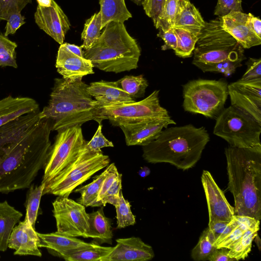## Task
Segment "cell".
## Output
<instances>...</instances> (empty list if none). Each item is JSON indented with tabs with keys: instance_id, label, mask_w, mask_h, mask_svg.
Segmentation results:
<instances>
[{
	"instance_id": "obj_1",
	"label": "cell",
	"mask_w": 261,
	"mask_h": 261,
	"mask_svg": "<svg viewBox=\"0 0 261 261\" xmlns=\"http://www.w3.org/2000/svg\"><path fill=\"white\" fill-rule=\"evenodd\" d=\"M40 113L23 114L0 127V193L29 188L44 168L52 122Z\"/></svg>"
},
{
	"instance_id": "obj_2",
	"label": "cell",
	"mask_w": 261,
	"mask_h": 261,
	"mask_svg": "<svg viewBox=\"0 0 261 261\" xmlns=\"http://www.w3.org/2000/svg\"><path fill=\"white\" fill-rule=\"evenodd\" d=\"M228 190L233 196L235 215L261 219V145L225 149Z\"/></svg>"
},
{
	"instance_id": "obj_3",
	"label": "cell",
	"mask_w": 261,
	"mask_h": 261,
	"mask_svg": "<svg viewBox=\"0 0 261 261\" xmlns=\"http://www.w3.org/2000/svg\"><path fill=\"white\" fill-rule=\"evenodd\" d=\"M209 140V134L204 127L190 124L166 127L155 140L142 146V156L150 163H169L186 170L199 161Z\"/></svg>"
},
{
	"instance_id": "obj_4",
	"label": "cell",
	"mask_w": 261,
	"mask_h": 261,
	"mask_svg": "<svg viewBox=\"0 0 261 261\" xmlns=\"http://www.w3.org/2000/svg\"><path fill=\"white\" fill-rule=\"evenodd\" d=\"M88 86L82 78L55 79L48 105L40 111V118L50 120L52 130L57 132L90 120L97 121L98 105L88 92Z\"/></svg>"
},
{
	"instance_id": "obj_5",
	"label": "cell",
	"mask_w": 261,
	"mask_h": 261,
	"mask_svg": "<svg viewBox=\"0 0 261 261\" xmlns=\"http://www.w3.org/2000/svg\"><path fill=\"white\" fill-rule=\"evenodd\" d=\"M103 29L93 45L83 50L84 58L94 67L106 72L117 73L136 69L141 50L124 23L112 21Z\"/></svg>"
},
{
	"instance_id": "obj_6",
	"label": "cell",
	"mask_w": 261,
	"mask_h": 261,
	"mask_svg": "<svg viewBox=\"0 0 261 261\" xmlns=\"http://www.w3.org/2000/svg\"><path fill=\"white\" fill-rule=\"evenodd\" d=\"M244 48L222 26L218 17L206 22L198 36L193 51V65L213 63L226 59L243 61L246 58Z\"/></svg>"
},
{
	"instance_id": "obj_7",
	"label": "cell",
	"mask_w": 261,
	"mask_h": 261,
	"mask_svg": "<svg viewBox=\"0 0 261 261\" xmlns=\"http://www.w3.org/2000/svg\"><path fill=\"white\" fill-rule=\"evenodd\" d=\"M228 95L225 80H192L183 86V108L185 111L216 119L224 110Z\"/></svg>"
},
{
	"instance_id": "obj_8",
	"label": "cell",
	"mask_w": 261,
	"mask_h": 261,
	"mask_svg": "<svg viewBox=\"0 0 261 261\" xmlns=\"http://www.w3.org/2000/svg\"><path fill=\"white\" fill-rule=\"evenodd\" d=\"M214 134L229 146L251 148L261 145V123L250 115L230 105L216 118Z\"/></svg>"
},
{
	"instance_id": "obj_9",
	"label": "cell",
	"mask_w": 261,
	"mask_h": 261,
	"mask_svg": "<svg viewBox=\"0 0 261 261\" xmlns=\"http://www.w3.org/2000/svg\"><path fill=\"white\" fill-rule=\"evenodd\" d=\"M110 162L109 156L102 153L90 154L80 150L76 158L45 185L43 195L68 197L75 188L107 167Z\"/></svg>"
},
{
	"instance_id": "obj_10",
	"label": "cell",
	"mask_w": 261,
	"mask_h": 261,
	"mask_svg": "<svg viewBox=\"0 0 261 261\" xmlns=\"http://www.w3.org/2000/svg\"><path fill=\"white\" fill-rule=\"evenodd\" d=\"M159 90H154L139 101L121 105L98 107L97 121L101 124L108 119L114 126L132 124L147 119L170 117L167 110L160 103Z\"/></svg>"
},
{
	"instance_id": "obj_11",
	"label": "cell",
	"mask_w": 261,
	"mask_h": 261,
	"mask_svg": "<svg viewBox=\"0 0 261 261\" xmlns=\"http://www.w3.org/2000/svg\"><path fill=\"white\" fill-rule=\"evenodd\" d=\"M86 142L80 125L58 131L44 166L41 182L46 185L71 164Z\"/></svg>"
},
{
	"instance_id": "obj_12",
	"label": "cell",
	"mask_w": 261,
	"mask_h": 261,
	"mask_svg": "<svg viewBox=\"0 0 261 261\" xmlns=\"http://www.w3.org/2000/svg\"><path fill=\"white\" fill-rule=\"evenodd\" d=\"M57 231L73 237L85 236L89 229L85 206L68 197L58 196L53 202Z\"/></svg>"
},
{
	"instance_id": "obj_13",
	"label": "cell",
	"mask_w": 261,
	"mask_h": 261,
	"mask_svg": "<svg viewBox=\"0 0 261 261\" xmlns=\"http://www.w3.org/2000/svg\"><path fill=\"white\" fill-rule=\"evenodd\" d=\"M231 105L261 123V78L239 80L228 85Z\"/></svg>"
},
{
	"instance_id": "obj_14",
	"label": "cell",
	"mask_w": 261,
	"mask_h": 261,
	"mask_svg": "<svg viewBox=\"0 0 261 261\" xmlns=\"http://www.w3.org/2000/svg\"><path fill=\"white\" fill-rule=\"evenodd\" d=\"M34 19L40 29L57 43L60 44L64 43L71 24L67 15L54 0L48 7L38 5L34 13Z\"/></svg>"
},
{
	"instance_id": "obj_15",
	"label": "cell",
	"mask_w": 261,
	"mask_h": 261,
	"mask_svg": "<svg viewBox=\"0 0 261 261\" xmlns=\"http://www.w3.org/2000/svg\"><path fill=\"white\" fill-rule=\"evenodd\" d=\"M176 122L171 117L155 118L119 126L127 146H145L155 140L163 128Z\"/></svg>"
},
{
	"instance_id": "obj_16",
	"label": "cell",
	"mask_w": 261,
	"mask_h": 261,
	"mask_svg": "<svg viewBox=\"0 0 261 261\" xmlns=\"http://www.w3.org/2000/svg\"><path fill=\"white\" fill-rule=\"evenodd\" d=\"M201 180L207 205L208 222L215 220L230 221L235 215L234 208L229 203L211 173L203 170Z\"/></svg>"
},
{
	"instance_id": "obj_17",
	"label": "cell",
	"mask_w": 261,
	"mask_h": 261,
	"mask_svg": "<svg viewBox=\"0 0 261 261\" xmlns=\"http://www.w3.org/2000/svg\"><path fill=\"white\" fill-rule=\"evenodd\" d=\"M111 253L102 261H147L154 257L152 247L140 238L118 239Z\"/></svg>"
},
{
	"instance_id": "obj_18",
	"label": "cell",
	"mask_w": 261,
	"mask_h": 261,
	"mask_svg": "<svg viewBox=\"0 0 261 261\" xmlns=\"http://www.w3.org/2000/svg\"><path fill=\"white\" fill-rule=\"evenodd\" d=\"M221 19L223 29L244 48H249L261 44V38L254 34L249 25L248 14L242 11H231L222 16Z\"/></svg>"
},
{
	"instance_id": "obj_19",
	"label": "cell",
	"mask_w": 261,
	"mask_h": 261,
	"mask_svg": "<svg viewBox=\"0 0 261 261\" xmlns=\"http://www.w3.org/2000/svg\"><path fill=\"white\" fill-rule=\"evenodd\" d=\"M56 67L58 72L65 80H74L94 73L91 62L70 51L64 43L58 49Z\"/></svg>"
},
{
	"instance_id": "obj_20",
	"label": "cell",
	"mask_w": 261,
	"mask_h": 261,
	"mask_svg": "<svg viewBox=\"0 0 261 261\" xmlns=\"http://www.w3.org/2000/svg\"><path fill=\"white\" fill-rule=\"evenodd\" d=\"M39 238L35 228L27 221L19 222L10 234L8 246L15 250L14 255L41 257L39 248Z\"/></svg>"
},
{
	"instance_id": "obj_21",
	"label": "cell",
	"mask_w": 261,
	"mask_h": 261,
	"mask_svg": "<svg viewBox=\"0 0 261 261\" xmlns=\"http://www.w3.org/2000/svg\"><path fill=\"white\" fill-rule=\"evenodd\" d=\"M89 94L97 101L99 107L115 106L135 101L125 92L117 81L101 80L91 83L87 88Z\"/></svg>"
},
{
	"instance_id": "obj_22",
	"label": "cell",
	"mask_w": 261,
	"mask_h": 261,
	"mask_svg": "<svg viewBox=\"0 0 261 261\" xmlns=\"http://www.w3.org/2000/svg\"><path fill=\"white\" fill-rule=\"evenodd\" d=\"M37 234L39 238V248L45 247L50 254L59 257L69 251L90 246L92 243L57 231L48 233L37 232Z\"/></svg>"
},
{
	"instance_id": "obj_23",
	"label": "cell",
	"mask_w": 261,
	"mask_h": 261,
	"mask_svg": "<svg viewBox=\"0 0 261 261\" xmlns=\"http://www.w3.org/2000/svg\"><path fill=\"white\" fill-rule=\"evenodd\" d=\"M205 24L199 10L189 0H179L173 28L184 29L199 36Z\"/></svg>"
},
{
	"instance_id": "obj_24",
	"label": "cell",
	"mask_w": 261,
	"mask_h": 261,
	"mask_svg": "<svg viewBox=\"0 0 261 261\" xmlns=\"http://www.w3.org/2000/svg\"><path fill=\"white\" fill-rule=\"evenodd\" d=\"M40 109L37 102L28 97L9 95L0 100V127L19 116Z\"/></svg>"
},
{
	"instance_id": "obj_25",
	"label": "cell",
	"mask_w": 261,
	"mask_h": 261,
	"mask_svg": "<svg viewBox=\"0 0 261 261\" xmlns=\"http://www.w3.org/2000/svg\"><path fill=\"white\" fill-rule=\"evenodd\" d=\"M88 215L89 229L85 238H93L99 244H111L113 238L112 221L105 216L103 207Z\"/></svg>"
},
{
	"instance_id": "obj_26",
	"label": "cell",
	"mask_w": 261,
	"mask_h": 261,
	"mask_svg": "<svg viewBox=\"0 0 261 261\" xmlns=\"http://www.w3.org/2000/svg\"><path fill=\"white\" fill-rule=\"evenodd\" d=\"M22 217V214L7 201L0 202V251L4 252L8 249L11 232Z\"/></svg>"
},
{
	"instance_id": "obj_27",
	"label": "cell",
	"mask_w": 261,
	"mask_h": 261,
	"mask_svg": "<svg viewBox=\"0 0 261 261\" xmlns=\"http://www.w3.org/2000/svg\"><path fill=\"white\" fill-rule=\"evenodd\" d=\"M101 17V30L109 23L114 21L124 23L132 17L125 0H99Z\"/></svg>"
},
{
	"instance_id": "obj_28",
	"label": "cell",
	"mask_w": 261,
	"mask_h": 261,
	"mask_svg": "<svg viewBox=\"0 0 261 261\" xmlns=\"http://www.w3.org/2000/svg\"><path fill=\"white\" fill-rule=\"evenodd\" d=\"M114 248L92 243L90 246L69 251L61 258L67 261H102Z\"/></svg>"
},
{
	"instance_id": "obj_29",
	"label": "cell",
	"mask_w": 261,
	"mask_h": 261,
	"mask_svg": "<svg viewBox=\"0 0 261 261\" xmlns=\"http://www.w3.org/2000/svg\"><path fill=\"white\" fill-rule=\"evenodd\" d=\"M109 170L108 166L104 171L96 176L91 182L74 191L76 193H80L81 195L77 200V202L85 206H96L97 197Z\"/></svg>"
},
{
	"instance_id": "obj_30",
	"label": "cell",
	"mask_w": 261,
	"mask_h": 261,
	"mask_svg": "<svg viewBox=\"0 0 261 261\" xmlns=\"http://www.w3.org/2000/svg\"><path fill=\"white\" fill-rule=\"evenodd\" d=\"M237 224L231 231L216 246L217 248H225L230 249L250 227L259 223L260 221L247 216L234 215Z\"/></svg>"
},
{
	"instance_id": "obj_31",
	"label": "cell",
	"mask_w": 261,
	"mask_h": 261,
	"mask_svg": "<svg viewBox=\"0 0 261 261\" xmlns=\"http://www.w3.org/2000/svg\"><path fill=\"white\" fill-rule=\"evenodd\" d=\"M259 223L248 229L240 239L228 250V255L236 260L245 259L251 251L252 242L258 234Z\"/></svg>"
},
{
	"instance_id": "obj_32",
	"label": "cell",
	"mask_w": 261,
	"mask_h": 261,
	"mask_svg": "<svg viewBox=\"0 0 261 261\" xmlns=\"http://www.w3.org/2000/svg\"><path fill=\"white\" fill-rule=\"evenodd\" d=\"M45 186V183H42L34 187L31 185L27 193L25 202L26 214L24 220L27 221L35 228L41 197Z\"/></svg>"
},
{
	"instance_id": "obj_33",
	"label": "cell",
	"mask_w": 261,
	"mask_h": 261,
	"mask_svg": "<svg viewBox=\"0 0 261 261\" xmlns=\"http://www.w3.org/2000/svg\"><path fill=\"white\" fill-rule=\"evenodd\" d=\"M101 17L100 12L94 13L88 19L84 24L81 34L84 50L89 48L98 39L101 34Z\"/></svg>"
},
{
	"instance_id": "obj_34",
	"label": "cell",
	"mask_w": 261,
	"mask_h": 261,
	"mask_svg": "<svg viewBox=\"0 0 261 261\" xmlns=\"http://www.w3.org/2000/svg\"><path fill=\"white\" fill-rule=\"evenodd\" d=\"M215 239L208 228L201 234L198 242L193 248L191 256L195 261H205L208 259L217 248L214 246Z\"/></svg>"
},
{
	"instance_id": "obj_35",
	"label": "cell",
	"mask_w": 261,
	"mask_h": 261,
	"mask_svg": "<svg viewBox=\"0 0 261 261\" xmlns=\"http://www.w3.org/2000/svg\"><path fill=\"white\" fill-rule=\"evenodd\" d=\"M117 82L120 87L134 99L144 96L148 86V82L143 75H125Z\"/></svg>"
},
{
	"instance_id": "obj_36",
	"label": "cell",
	"mask_w": 261,
	"mask_h": 261,
	"mask_svg": "<svg viewBox=\"0 0 261 261\" xmlns=\"http://www.w3.org/2000/svg\"><path fill=\"white\" fill-rule=\"evenodd\" d=\"M173 28L177 36V46L174 50L175 55L181 58L191 57L198 36L184 29Z\"/></svg>"
},
{
	"instance_id": "obj_37",
	"label": "cell",
	"mask_w": 261,
	"mask_h": 261,
	"mask_svg": "<svg viewBox=\"0 0 261 261\" xmlns=\"http://www.w3.org/2000/svg\"><path fill=\"white\" fill-rule=\"evenodd\" d=\"M243 61L236 59H226L213 63H196L194 64L203 72H216L229 76L233 74L238 67L242 66Z\"/></svg>"
},
{
	"instance_id": "obj_38",
	"label": "cell",
	"mask_w": 261,
	"mask_h": 261,
	"mask_svg": "<svg viewBox=\"0 0 261 261\" xmlns=\"http://www.w3.org/2000/svg\"><path fill=\"white\" fill-rule=\"evenodd\" d=\"M179 0H165L162 12L154 26L157 29L166 31L173 27Z\"/></svg>"
},
{
	"instance_id": "obj_39",
	"label": "cell",
	"mask_w": 261,
	"mask_h": 261,
	"mask_svg": "<svg viewBox=\"0 0 261 261\" xmlns=\"http://www.w3.org/2000/svg\"><path fill=\"white\" fill-rule=\"evenodd\" d=\"M115 208L117 228H122L135 224V216L131 211L129 202L123 197L122 191L120 193L119 203Z\"/></svg>"
},
{
	"instance_id": "obj_40",
	"label": "cell",
	"mask_w": 261,
	"mask_h": 261,
	"mask_svg": "<svg viewBox=\"0 0 261 261\" xmlns=\"http://www.w3.org/2000/svg\"><path fill=\"white\" fill-rule=\"evenodd\" d=\"M113 146V143L102 134V125L100 124L92 138L90 141L86 142L81 151L90 154H97L102 153V148Z\"/></svg>"
},
{
	"instance_id": "obj_41",
	"label": "cell",
	"mask_w": 261,
	"mask_h": 261,
	"mask_svg": "<svg viewBox=\"0 0 261 261\" xmlns=\"http://www.w3.org/2000/svg\"><path fill=\"white\" fill-rule=\"evenodd\" d=\"M121 177L122 175L119 173L98 202V206H105L106 204L109 203L115 207L118 204L122 188Z\"/></svg>"
},
{
	"instance_id": "obj_42",
	"label": "cell",
	"mask_w": 261,
	"mask_h": 261,
	"mask_svg": "<svg viewBox=\"0 0 261 261\" xmlns=\"http://www.w3.org/2000/svg\"><path fill=\"white\" fill-rule=\"evenodd\" d=\"M32 3V0H0V21H6L12 13L21 12L27 5Z\"/></svg>"
},
{
	"instance_id": "obj_43",
	"label": "cell",
	"mask_w": 261,
	"mask_h": 261,
	"mask_svg": "<svg viewBox=\"0 0 261 261\" xmlns=\"http://www.w3.org/2000/svg\"><path fill=\"white\" fill-rule=\"evenodd\" d=\"M17 47V45L15 43L0 47V67H18L15 50Z\"/></svg>"
},
{
	"instance_id": "obj_44",
	"label": "cell",
	"mask_w": 261,
	"mask_h": 261,
	"mask_svg": "<svg viewBox=\"0 0 261 261\" xmlns=\"http://www.w3.org/2000/svg\"><path fill=\"white\" fill-rule=\"evenodd\" d=\"M231 11H242V0H218L214 14L222 16Z\"/></svg>"
},
{
	"instance_id": "obj_45",
	"label": "cell",
	"mask_w": 261,
	"mask_h": 261,
	"mask_svg": "<svg viewBox=\"0 0 261 261\" xmlns=\"http://www.w3.org/2000/svg\"><path fill=\"white\" fill-rule=\"evenodd\" d=\"M165 0H144L142 5L145 14L151 18L155 26L162 12Z\"/></svg>"
},
{
	"instance_id": "obj_46",
	"label": "cell",
	"mask_w": 261,
	"mask_h": 261,
	"mask_svg": "<svg viewBox=\"0 0 261 261\" xmlns=\"http://www.w3.org/2000/svg\"><path fill=\"white\" fill-rule=\"evenodd\" d=\"M25 17L20 12L11 13L7 19L4 36L14 34L18 29L25 23Z\"/></svg>"
},
{
	"instance_id": "obj_47",
	"label": "cell",
	"mask_w": 261,
	"mask_h": 261,
	"mask_svg": "<svg viewBox=\"0 0 261 261\" xmlns=\"http://www.w3.org/2000/svg\"><path fill=\"white\" fill-rule=\"evenodd\" d=\"M247 69L240 80H250L261 78V59L250 58L246 63Z\"/></svg>"
},
{
	"instance_id": "obj_48",
	"label": "cell",
	"mask_w": 261,
	"mask_h": 261,
	"mask_svg": "<svg viewBox=\"0 0 261 261\" xmlns=\"http://www.w3.org/2000/svg\"><path fill=\"white\" fill-rule=\"evenodd\" d=\"M159 30L157 36L164 41L165 44L162 46V50L172 49L175 50L177 46V36L173 27L166 31Z\"/></svg>"
},
{
	"instance_id": "obj_49",
	"label": "cell",
	"mask_w": 261,
	"mask_h": 261,
	"mask_svg": "<svg viewBox=\"0 0 261 261\" xmlns=\"http://www.w3.org/2000/svg\"><path fill=\"white\" fill-rule=\"evenodd\" d=\"M108 167L109 168V172L103 182L101 189L99 191L97 198L96 206H98V202L119 174L114 163H112L109 165Z\"/></svg>"
},
{
	"instance_id": "obj_50",
	"label": "cell",
	"mask_w": 261,
	"mask_h": 261,
	"mask_svg": "<svg viewBox=\"0 0 261 261\" xmlns=\"http://www.w3.org/2000/svg\"><path fill=\"white\" fill-rule=\"evenodd\" d=\"M228 222L220 220H215L208 222V228L214 237L215 243L223 232Z\"/></svg>"
},
{
	"instance_id": "obj_51",
	"label": "cell",
	"mask_w": 261,
	"mask_h": 261,
	"mask_svg": "<svg viewBox=\"0 0 261 261\" xmlns=\"http://www.w3.org/2000/svg\"><path fill=\"white\" fill-rule=\"evenodd\" d=\"M228 250L225 248H216L210 256L209 261H235L233 258L230 257L227 253Z\"/></svg>"
},
{
	"instance_id": "obj_52",
	"label": "cell",
	"mask_w": 261,
	"mask_h": 261,
	"mask_svg": "<svg viewBox=\"0 0 261 261\" xmlns=\"http://www.w3.org/2000/svg\"><path fill=\"white\" fill-rule=\"evenodd\" d=\"M249 25L254 34L261 38V20L258 17L254 16L251 13H248Z\"/></svg>"
},
{
	"instance_id": "obj_53",
	"label": "cell",
	"mask_w": 261,
	"mask_h": 261,
	"mask_svg": "<svg viewBox=\"0 0 261 261\" xmlns=\"http://www.w3.org/2000/svg\"><path fill=\"white\" fill-rule=\"evenodd\" d=\"M66 47L73 54L80 57H84L83 50L81 46H79L74 44H70L68 43H64Z\"/></svg>"
},
{
	"instance_id": "obj_54",
	"label": "cell",
	"mask_w": 261,
	"mask_h": 261,
	"mask_svg": "<svg viewBox=\"0 0 261 261\" xmlns=\"http://www.w3.org/2000/svg\"><path fill=\"white\" fill-rule=\"evenodd\" d=\"M15 43V42L10 40L8 37L0 34V47L4 45L13 44Z\"/></svg>"
},
{
	"instance_id": "obj_55",
	"label": "cell",
	"mask_w": 261,
	"mask_h": 261,
	"mask_svg": "<svg viewBox=\"0 0 261 261\" xmlns=\"http://www.w3.org/2000/svg\"><path fill=\"white\" fill-rule=\"evenodd\" d=\"M150 173V169L147 167H142L139 171V174L141 177H146L148 176Z\"/></svg>"
},
{
	"instance_id": "obj_56",
	"label": "cell",
	"mask_w": 261,
	"mask_h": 261,
	"mask_svg": "<svg viewBox=\"0 0 261 261\" xmlns=\"http://www.w3.org/2000/svg\"><path fill=\"white\" fill-rule=\"evenodd\" d=\"M53 0H36L38 5L44 7H50L51 5Z\"/></svg>"
},
{
	"instance_id": "obj_57",
	"label": "cell",
	"mask_w": 261,
	"mask_h": 261,
	"mask_svg": "<svg viewBox=\"0 0 261 261\" xmlns=\"http://www.w3.org/2000/svg\"><path fill=\"white\" fill-rule=\"evenodd\" d=\"M257 239L258 240H256L255 238H254V240H255V241L256 242V243L257 244V245L258 246V249L260 250V240L258 237H258H257Z\"/></svg>"
},
{
	"instance_id": "obj_58",
	"label": "cell",
	"mask_w": 261,
	"mask_h": 261,
	"mask_svg": "<svg viewBox=\"0 0 261 261\" xmlns=\"http://www.w3.org/2000/svg\"><path fill=\"white\" fill-rule=\"evenodd\" d=\"M137 5H141L144 0H131Z\"/></svg>"
}]
</instances>
